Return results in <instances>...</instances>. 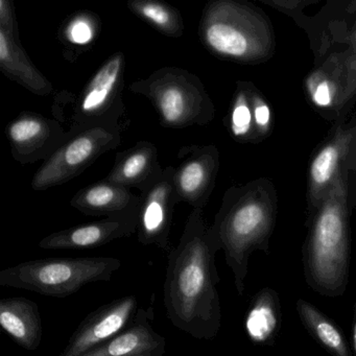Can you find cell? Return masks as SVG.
Returning <instances> with one entry per match:
<instances>
[{"label": "cell", "instance_id": "obj_1", "mask_svg": "<svg viewBox=\"0 0 356 356\" xmlns=\"http://www.w3.org/2000/svg\"><path fill=\"white\" fill-rule=\"evenodd\" d=\"M222 250L203 210L193 209L176 248L168 253L163 302L175 327L193 339L211 341L222 328L220 282L216 257Z\"/></svg>", "mask_w": 356, "mask_h": 356}, {"label": "cell", "instance_id": "obj_2", "mask_svg": "<svg viewBox=\"0 0 356 356\" xmlns=\"http://www.w3.org/2000/svg\"><path fill=\"white\" fill-rule=\"evenodd\" d=\"M278 197L274 183L256 179L227 189L212 228L218 234L225 259L234 277L235 289L243 296L249 260L255 251L270 254L276 225Z\"/></svg>", "mask_w": 356, "mask_h": 356}, {"label": "cell", "instance_id": "obj_3", "mask_svg": "<svg viewBox=\"0 0 356 356\" xmlns=\"http://www.w3.org/2000/svg\"><path fill=\"white\" fill-rule=\"evenodd\" d=\"M347 191L337 177L309 222L303 245L306 283L325 297H341L349 282L350 218Z\"/></svg>", "mask_w": 356, "mask_h": 356}, {"label": "cell", "instance_id": "obj_4", "mask_svg": "<svg viewBox=\"0 0 356 356\" xmlns=\"http://www.w3.org/2000/svg\"><path fill=\"white\" fill-rule=\"evenodd\" d=\"M199 38L212 56L258 65L272 59L276 36L266 12L243 0H211L199 24Z\"/></svg>", "mask_w": 356, "mask_h": 356}, {"label": "cell", "instance_id": "obj_5", "mask_svg": "<svg viewBox=\"0 0 356 356\" xmlns=\"http://www.w3.org/2000/svg\"><path fill=\"white\" fill-rule=\"evenodd\" d=\"M129 90L151 102L163 128L207 126L216 116V106L201 79L184 68H159L147 79L131 83Z\"/></svg>", "mask_w": 356, "mask_h": 356}, {"label": "cell", "instance_id": "obj_6", "mask_svg": "<svg viewBox=\"0 0 356 356\" xmlns=\"http://www.w3.org/2000/svg\"><path fill=\"white\" fill-rule=\"evenodd\" d=\"M122 261L113 257L47 258L22 262L0 272V285L66 298L95 282H108Z\"/></svg>", "mask_w": 356, "mask_h": 356}, {"label": "cell", "instance_id": "obj_7", "mask_svg": "<svg viewBox=\"0 0 356 356\" xmlns=\"http://www.w3.org/2000/svg\"><path fill=\"white\" fill-rule=\"evenodd\" d=\"M68 134L63 145L35 172L31 183L33 191H44L66 184L122 143L118 120L72 129Z\"/></svg>", "mask_w": 356, "mask_h": 356}, {"label": "cell", "instance_id": "obj_8", "mask_svg": "<svg viewBox=\"0 0 356 356\" xmlns=\"http://www.w3.org/2000/svg\"><path fill=\"white\" fill-rule=\"evenodd\" d=\"M339 177L353 211L356 206V115L339 127L316 147L308 168L306 222L312 220L333 181Z\"/></svg>", "mask_w": 356, "mask_h": 356}, {"label": "cell", "instance_id": "obj_9", "mask_svg": "<svg viewBox=\"0 0 356 356\" xmlns=\"http://www.w3.org/2000/svg\"><path fill=\"white\" fill-rule=\"evenodd\" d=\"M304 93L314 111L339 127L356 103V53L350 47L329 53L304 80Z\"/></svg>", "mask_w": 356, "mask_h": 356}, {"label": "cell", "instance_id": "obj_10", "mask_svg": "<svg viewBox=\"0 0 356 356\" xmlns=\"http://www.w3.org/2000/svg\"><path fill=\"white\" fill-rule=\"evenodd\" d=\"M126 57L118 51L110 56L87 83L72 110V128L78 129L97 122L118 120L124 110Z\"/></svg>", "mask_w": 356, "mask_h": 356}, {"label": "cell", "instance_id": "obj_11", "mask_svg": "<svg viewBox=\"0 0 356 356\" xmlns=\"http://www.w3.org/2000/svg\"><path fill=\"white\" fill-rule=\"evenodd\" d=\"M174 166H166L161 174L140 191L137 239L145 247L172 251L170 236L175 207L179 203L174 183Z\"/></svg>", "mask_w": 356, "mask_h": 356}, {"label": "cell", "instance_id": "obj_12", "mask_svg": "<svg viewBox=\"0 0 356 356\" xmlns=\"http://www.w3.org/2000/svg\"><path fill=\"white\" fill-rule=\"evenodd\" d=\"M177 158L180 163L175 168L174 183L179 203L203 210L216 187L220 151L214 145H186L179 149Z\"/></svg>", "mask_w": 356, "mask_h": 356}, {"label": "cell", "instance_id": "obj_13", "mask_svg": "<svg viewBox=\"0 0 356 356\" xmlns=\"http://www.w3.org/2000/svg\"><path fill=\"white\" fill-rule=\"evenodd\" d=\"M58 120L24 111L6 127V136L14 160L32 164L47 160L67 139Z\"/></svg>", "mask_w": 356, "mask_h": 356}, {"label": "cell", "instance_id": "obj_14", "mask_svg": "<svg viewBox=\"0 0 356 356\" xmlns=\"http://www.w3.org/2000/svg\"><path fill=\"white\" fill-rule=\"evenodd\" d=\"M135 296H124L89 314L70 337L60 356H84L130 325L138 312Z\"/></svg>", "mask_w": 356, "mask_h": 356}, {"label": "cell", "instance_id": "obj_15", "mask_svg": "<svg viewBox=\"0 0 356 356\" xmlns=\"http://www.w3.org/2000/svg\"><path fill=\"white\" fill-rule=\"evenodd\" d=\"M225 127L239 143H259L270 136L274 130L273 108L255 84L236 83Z\"/></svg>", "mask_w": 356, "mask_h": 356}, {"label": "cell", "instance_id": "obj_16", "mask_svg": "<svg viewBox=\"0 0 356 356\" xmlns=\"http://www.w3.org/2000/svg\"><path fill=\"white\" fill-rule=\"evenodd\" d=\"M139 207L95 222L51 233L41 239L43 250H86L103 247L116 239L129 237L138 229Z\"/></svg>", "mask_w": 356, "mask_h": 356}, {"label": "cell", "instance_id": "obj_17", "mask_svg": "<svg viewBox=\"0 0 356 356\" xmlns=\"http://www.w3.org/2000/svg\"><path fill=\"white\" fill-rule=\"evenodd\" d=\"M153 306L139 308L127 328L84 356H163L165 337L153 328Z\"/></svg>", "mask_w": 356, "mask_h": 356}, {"label": "cell", "instance_id": "obj_18", "mask_svg": "<svg viewBox=\"0 0 356 356\" xmlns=\"http://www.w3.org/2000/svg\"><path fill=\"white\" fill-rule=\"evenodd\" d=\"M156 145L151 141H138L126 151L116 155L111 172L105 180L127 188L143 191L151 181L161 174Z\"/></svg>", "mask_w": 356, "mask_h": 356}, {"label": "cell", "instance_id": "obj_19", "mask_svg": "<svg viewBox=\"0 0 356 356\" xmlns=\"http://www.w3.org/2000/svg\"><path fill=\"white\" fill-rule=\"evenodd\" d=\"M0 70L33 95L47 97L55 91L51 81L31 61L20 43L19 35L0 29Z\"/></svg>", "mask_w": 356, "mask_h": 356}, {"label": "cell", "instance_id": "obj_20", "mask_svg": "<svg viewBox=\"0 0 356 356\" xmlns=\"http://www.w3.org/2000/svg\"><path fill=\"white\" fill-rule=\"evenodd\" d=\"M139 205L140 195L105 179L83 187L70 200V206L84 216L104 218L124 213Z\"/></svg>", "mask_w": 356, "mask_h": 356}, {"label": "cell", "instance_id": "obj_21", "mask_svg": "<svg viewBox=\"0 0 356 356\" xmlns=\"http://www.w3.org/2000/svg\"><path fill=\"white\" fill-rule=\"evenodd\" d=\"M0 326L24 349L34 351L42 341V318L38 305L24 297L0 300Z\"/></svg>", "mask_w": 356, "mask_h": 356}, {"label": "cell", "instance_id": "obj_22", "mask_svg": "<svg viewBox=\"0 0 356 356\" xmlns=\"http://www.w3.org/2000/svg\"><path fill=\"white\" fill-rule=\"evenodd\" d=\"M281 327L280 298L270 287L260 289L250 303L245 318L249 339L258 345H273Z\"/></svg>", "mask_w": 356, "mask_h": 356}, {"label": "cell", "instance_id": "obj_23", "mask_svg": "<svg viewBox=\"0 0 356 356\" xmlns=\"http://www.w3.org/2000/svg\"><path fill=\"white\" fill-rule=\"evenodd\" d=\"M300 320L312 337L333 356H354L341 329L306 300L297 301Z\"/></svg>", "mask_w": 356, "mask_h": 356}, {"label": "cell", "instance_id": "obj_24", "mask_svg": "<svg viewBox=\"0 0 356 356\" xmlns=\"http://www.w3.org/2000/svg\"><path fill=\"white\" fill-rule=\"evenodd\" d=\"M127 7L163 36L179 38L184 34L182 14L170 3L161 0H129Z\"/></svg>", "mask_w": 356, "mask_h": 356}, {"label": "cell", "instance_id": "obj_25", "mask_svg": "<svg viewBox=\"0 0 356 356\" xmlns=\"http://www.w3.org/2000/svg\"><path fill=\"white\" fill-rule=\"evenodd\" d=\"M101 30V22L95 14L81 12L66 19L60 32V38L65 44H90Z\"/></svg>", "mask_w": 356, "mask_h": 356}, {"label": "cell", "instance_id": "obj_26", "mask_svg": "<svg viewBox=\"0 0 356 356\" xmlns=\"http://www.w3.org/2000/svg\"><path fill=\"white\" fill-rule=\"evenodd\" d=\"M260 1L291 17L302 30L309 17L304 15V9L308 6L318 3V0H260Z\"/></svg>", "mask_w": 356, "mask_h": 356}, {"label": "cell", "instance_id": "obj_27", "mask_svg": "<svg viewBox=\"0 0 356 356\" xmlns=\"http://www.w3.org/2000/svg\"><path fill=\"white\" fill-rule=\"evenodd\" d=\"M0 29L12 35H19L17 17L11 0H0Z\"/></svg>", "mask_w": 356, "mask_h": 356}, {"label": "cell", "instance_id": "obj_28", "mask_svg": "<svg viewBox=\"0 0 356 356\" xmlns=\"http://www.w3.org/2000/svg\"><path fill=\"white\" fill-rule=\"evenodd\" d=\"M346 47H350L356 53V16L353 24H352L351 29H350L349 34H348L347 40H346Z\"/></svg>", "mask_w": 356, "mask_h": 356}, {"label": "cell", "instance_id": "obj_29", "mask_svg": "<svg viewBox=\"0 0 356 356\" xmlns=\"http://www.w3.org/2000/svg\"><path fill=\"white\" fill-rule=\"evenodd\" d=\"M352 341H353V354L356 356V300L354 306L353 326H352Z\"/></svg>", "mask_w": 356, "mask_h": 356}]
</instances>
